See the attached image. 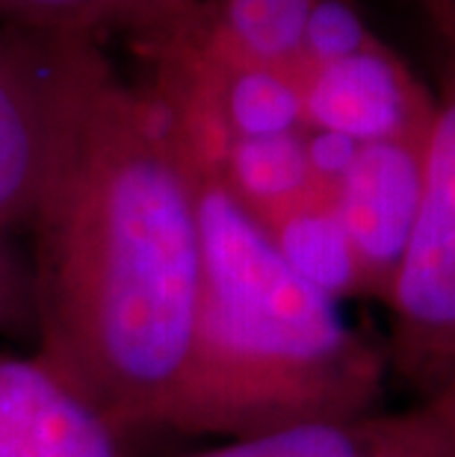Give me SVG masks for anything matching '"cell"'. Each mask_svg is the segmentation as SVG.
Listing matches in <instances>:
<instances>
[{"instance_id":"obj_1","label":"cell","mask_w":455,"mask_h":457,"mask_svg":"<svg viewBox=\"0 0 455 457\" xmlns=\"http://www.w3.org/2000/svg\"><path fill=\"white\" fill-rule=\"evenodd\" d=\"M38 352L119 436L169 431L201 284L192 180L151 92L63 36L56 136L30 216Z\"/></svg>"},{"instance_id":"obj_2","label":"cell","mask_w":455,"mask_h":457,"mask_svg":"<svg viewBox=\"0 0 455 457\" xmlns=\"http://www.w3.org/2000/svg\"><path fill=\"white\" fill-rule=\"evenodd\" d=\"M183 165L196 198L201 284L169 431L237 440L379 407L391 372L384 348L346 322L341 301L287 266L216 169Z\"/></svg>"},{"instance_id":"obj_3","label":"cell","mask_w":455,"mask_h":457,"mask_svg":"<svg viewBox=\"0 0 455 457\" xmlns=\"http://www.w3.org/2000/svg\"><path fill=\"white\" fill-rule=\"evenodd\" d=\"M387 369L417 398L455 390V36L423 145L417 225L387 298Z\"/></svg>"},{"instance_id":"obj_4","label":"cell","mask_w":455,"mask_h":457,"mask_svg":"<svg viewBox=\"0 0 455 457\" xmlns=\"http://www.w3.org/2000/svg\"><path fill=\"white\" fill-rule=\"evenodd\" d=\"M302 130L341 133L358 145L426 142L434 92L375 38L370 47L296 77Z\"/></svg>"},{"instance_id":"obj_5","label":"cell","mask_w":455,"mask_h":457,"mask_svg":"<svg viewBox=\"0 0 455 457\" xmlns=\"http://www.w3.org/2000/svg\"><path fill=\"white\" fill-rule=\"evenodd\" d=\"M426 142L361 145L334 187L332 207L361 262L367 293L387 298L417 225Z\"/></svg>"},{"instance_id":"obj_6","label":"cell","mask_w":455,"mask_h":457,"mask_svg":"<svg viewBox=\"0 0 455 457\" xmlns=\"http://www.w3.org/2000/svg\"><path fill=\"white\" fill-rule=\"evenodd\" d=\"M183 457H455V390L400 411H364L222 440Z\"/></svg>"},{"instance_id":"obj_7","label":"cell","mask_w":455,"mask_h":457,"mask_svg":"<svg viewBox=\"0 0 455 457\" xmlns=\"http://www.w3.org/2000/svg\"><path fill=\"white\" fill-rule=\"evenodd\" d=\"M122 440L45 360L0 352V457H122Z\"/></svg>"},{"instance_id":"obj_8","label":"cell","mask_w":455,"mask_h":457,"mask_svg":"<svg viewBox=\"0 0 455 457\" xmlns=\"http://www.w3.org/2000/svg\"><path fill=\"white\" fill-rule=\"evenodd\" d=\"M60 47L45 71L0 54V228L30 221L56 136Z\"/></svg>"},{"instance_id":"obj_9","label":"cell","mask_w":455,"mask_h":457,"mask_svg":"<svg viewBox=\"0 0 455 457\" xmlns=\"http://www.w3.org/2000/svg\"><path fill=\"white\" fill-rule=\"evenodd\" d=\"M314 0H213L175 12L181 30L219 60L273 68L293 77Z\"/></svg>"},{"instance_id":"obj_10","label":"cell","mask_w":455,"mask_h":457,"mask_svg":"<svg viewBox=\"0 0 455 457\" xmlns=\"http://www.w3.org/2000/svg\"><path fill=\"white\" fill-rule=\"evenodd\" d=\"M260 225L316 201H332L316 180L302 130L234 139L216 169Z\"/></svg>"},{"instance_id":"obj_11","label":"cell","mask_w":455,"mask_h":457,"mask_svg":"<svg viewBox=\"0 0 455 457\" xmlns=\"http://www.w3.org/2000/svg\"><path fill=\"white\" fill-rule=\"evenodd\" d=\"M264 228L278 248V254L287 260V266L299 271L308 284H314L328 298H370L367 280L358 262L352 242L337 219L332 201H316L293 212H284L273 221H264Z\"/></svg>"},{"instance_id":"obj_12","label":"cell","mask_w":455,"mask_h":457,"mask_svg":"<svg viewBox=\"0 0 455 457\" xmlns=\"http://www.w3.org/2000/svg\"><path fill=\"white\" fill-rule=\"evenodd\" d=\"M187 4L190 0H0V15L60 30L63 36H83L110 21H128L142 30Z\"/></svg>"},{"instance_id":"obj_13","label":"cell","mask_w":455,"mask_h":457,"mask_svg":"<svg viewBox=\"0 0 455 457\" xmlns=\"http://www.w3.org/2000/svg\"><path fill=\"white\" fill-rule=\"evenodd\" d=\"M373 42L375 38L367 30L364 18L355 12V6H350L346 0H314L296 74L305 71V68H319L343 60V56H352Z\"/></svg>"},{"instance_id":"obj_14","label":"cell","mask_w":455,"mask_h":457,"mask_svg":"<svg viewBox=\"0 0 455 457\" xmlns=\"http://www.w3.org/2000/svg\"><path fill=\"white\" fill-rule=\"evenodd\" d=\"M27 298H30V293H24L21 275H18L15 266L4 254V248H0V328H9L30 313L33 301L27 304Z\"/></svg>"},{"instance_id":"obj_15","label":"cell","mask_w":455,"mask_h":457,"mask_svg":"<svg viewBox=\"0 0 455 457\" xmlns=\"http://www.w3.org/2000/svg\"><path fill=\"white\" fill-rule=\"evenodd\" d=\"M443 38L455 36V0H423Z\"/></svg>"}]
</instances>
